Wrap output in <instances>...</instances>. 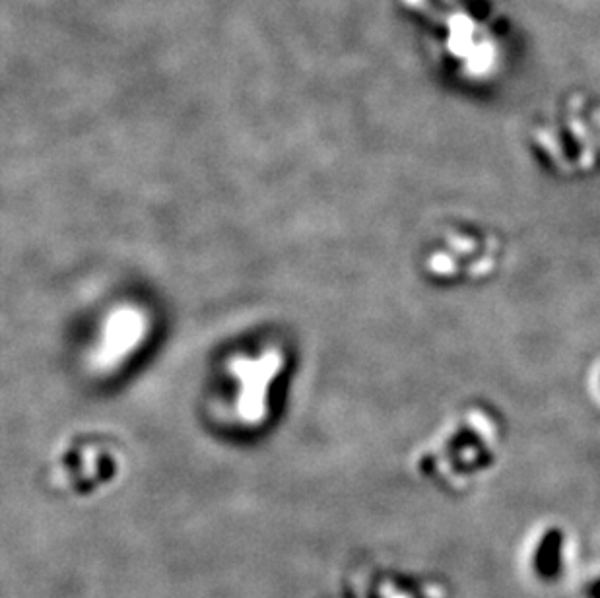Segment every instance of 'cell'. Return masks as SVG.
Instances as JSON below:
<instances>
[{"instance_id": "cell-2", "label": "cell", "mask_w": 600, "mask_h": 598, "mask_svg": "<svg viewBox=\"0 0 600 598\" xmlns=\"http://www.w3.org/2000/svg\"><path fill=\"white\" fill-rule=\"evenodd\" d=\"M138 333H140V323L138 319L134 317L133 313H127V315H119L111 321V327H109V336H107V346H109V352L111 354H123L127 350H131L136 340H138Z\"/></svg>"}, {"instance_id": "cell-1", "label": "cell", "mask_w": 600, "mask_h": 598, "mask_svg": "<svg viewBox=\"0 0 600 598\" xmlns=\"http://www.w3.org/2000/svg\"><path fill=\"white\" fill-rule=\"evenodd\" d=\"M432 20H422L428 32V41L435 55L443 63L467 61L474 65L478 61V51H484L490 59L498 51L496 26L490 22V8L476 0H447L441 6L432 0ZM443 4V2H441Z\"/></svg>"}]
</instances>
